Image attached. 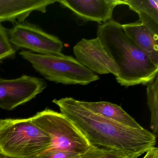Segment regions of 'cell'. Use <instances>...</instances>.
Returning a JSON list of instances; mask_svg holds the SVG:
<instances>
[{"instance_id": "6da1fadb", "label": "cell", "mask_w": 158, "mask_h": 158, "mask_svg": "<svg viewBox=\"0 0 158 158\" xmlns=\"http://www.w3.org/2000/svg\"><path fill=\"white\" fill-rule=\"evenodd\" d=\"M52 102L80 130L92 146L118 151L138 158L155 147L157 136L146 130L134 129L109 120L84 107L80 101L66 97Z\"/></svg>"}, {"instance_id": "7a4b0ae2", "label": "cell", "mask_w": 158, "mask_h": 158, "mask_svg": "<svg viewBox=\"0 0 158 158\" xmlns=\"http://www.w3.org/2000/svg\"><path fill=\"white\" fill-rule=\"evenodd\" d=\"M122 25L111 19L98 27L97 37L119 69L116 79L120 85H147L158 75V66L127 36Z\"/></svg>"}, {"instance_id": "52a82bcc", "label": "cell", "mask_w": 158, "mask_h": 158, "mask_svg": "<svg viewBox=\"0 0 158 158\" xmlns=\"http://www.w3.org/2000/svg\"><path fill=\"white\" fill-rule=\"evenodd\" d=\"M47 87L44 79L26 75L15 79L0 78V109L13 110L35 98Z\"/></svg>"}, {"instance_id": "277c9868", "label": "cell", "mask_w": 158, "mask_h": 158, "mask_svg": "<svg viewBox=\"0 0 158 158\" xmlns=\"http://www.w3.org/2000/svg\"><path fill=\"white\" fill-rule=\"evenodd\" d=\"M19 54L36 72L51 82L86 85L99 79L98 75L71 56L62 53L42 55L25 50Z\"/></svg>"}, {"instance_id": "8fae6325", "label": "cell", "mask_w": 158, "mask_h": 158, "mask_svg": "<svg viewBox=\"0 0 158 158\" xmlns=\"http://www.w3.org/2000/svg\"><path fill=\"white\" fill-rule=\"evenodd\" d=\"M122 28L132 42L158 66V35L139 20L122 25Z\"/></svg>"}, {"instance_id": "5bb4252c", "label": "cell", "mask_w": 158, "mask_h": 158, "mask_svg": "<svg viewBox=\"0 0 158 158\" xmlns=\"http://www.w3.org/2000/svg\"><path fill=\"white\" fill-rule=\"evenodd\" d=\"M123 4L137 14L148 15L158 22V0H124Z\"/></svg>"}, {"instance_id": "5b68a950", "label": "cell", "mask_w": 158, "mask_h": 158, "mask_svg": "<svg viewBox=\"0 0 158 158\" xmlns=\"http://www.w3.org/2000/svg\"><path fill=\"white\" fill-rule=\"evenodd\" d=\"M30 119L50 137V145L43 153L61 151L82 155L92 146L76 126L61 113L46 109Z\"/></svg>"}, {"instance_id": "9a60e30c", "label": "cell", "mask_w": 158, "mask_h": 158, "mask_svg": "<svg viewBox=\"0 0 158 158\" xmlns=\"http://www.w3.org/2000/svg\"><path fill=\"white\" fill-rule=\"evenodd\" d=\"M80 158H128L124 153L118 151L106 148L91 146Z\"/></svg>"}, {"instance_id": "30bf717a", "label": "cell", "mask_w": 158, "mask_h": 158, "mask_svg": "<svg viewBox=\"0 0 158 158\" xmlns=\"http://www.w3.org/2000/svg\"><path fill=\"white\" fill-rule=\"evenodd\" d=\"M58 0H0V23L24 22L34 11L46 12L48 6Z\"/></svg>"}, {"instance_id": "d6986e66", "label": "cell", "mask_w": 158, "mask_h": 158, "mask_svg": "<svg viewBox=\"0 0 158 158\" xmlns=\"http://www.w3.org/2000/svg\"><path fill=\"white\" fill-rule=\"evenodd\" d=\"M0 158H9L7 157H4V156H2V155H0Z\"/></svg>"}, {"instance_id": "7c38bea8", "label": "cell", "mask_w": 158, "mask_h": 158, "mask_svg": "<svg viewBox=\"0 0 158 158\" xmlns=\"http://www.w3.org/2000/svg\"><path fill=\"white\" fill-rule=\"evenodd\" d=\"M80 102L89 110L109 120L134 129L144 128L118 105L108 102L80 101Z\"/></svg>"}, {"instance_id": "4fadbf2b", "label": "cell", "mask_w": 158, "mask_h": 158, "mask_svg": "<svg viewBox=\"0 0 158 158\" xmlns=\"http://www.w3.org/2000/svg\"><path fill=\"white\" fill-rule=\"evenodd\" d=\"M148 104L151 113V129L153 134L158 130V76L147 85Z\"/></svg>"}, {"instance_id": "ac0fdd59", "label": "cell", "mask_w": 158, "mask_h": 158, "mask_svg": "<svg viewBox=\"0 0 158 158\" xmlns=\"http://www.w3.org/2000/svg\"><path fill=\"white\" fill-rule=\"evenodd\" d=\"M143 158H158V148L154 147L149 150Z\"/></svg>"}, {"instance_id": "8992f818", "label": "cell", "mask_w": 158, "mask_h": 158, "mask_svg": "<svg viewBox=\"0 0 158 158\" xmlns=\"http://www.w3.org/2000/svg\"><path fill=\"white\" fill-rule=\"evenodd\" d=\"M8 32L10 42L17 49L47 55L61 53L63 48V43L59 38L34 24L18 23Z\"/></svg>"}, {"instance_id": "e0dca14e", "label": "cell", "mask_w": 158, "mask_h": 158, "mask_svg": "<svg viewBox=\"0 0 158 158\" xmlns=\"http://www.w3.org/2000/svg\"><path fill=\"white\" fill-rule=\"evenodd\" d=\"M80 154L68 151L45 152L35 158H80Z\"/></svg>"}, {"instance_id": "ba28073f", "label": "cell", "mask_w": 158, "mask_h": 158, "mask_svg": "<svg viewBox=\"0 0 158 158\" xmlns=\"http://www.w3.org/2000/svg\"><path fill=\"white\" fill-rule=\"evenodd\" d=\"M76 59L81 64L99 74H112L117 77L119 71L107 53L99 39H83L73 48Z\"/></svg>"}, {"instance_id": "9c48e42d", "label": "cell", "mask_w": 158, "mask_h": 158, "mask_svg": "<svg viewBox=\"0 0 158 158\" xmlns=\"http://www.w3.org/2000/svg\"><path fill=\"white\" fill-rule=\"evenodd\" d=\"M58 2L71 11L80 25L89 22L103 24L111 20L114 8L123 4L121 0H58Z\"/></svg>"}, {"instance_id": "3957f363", "label": "cell", "mask_w": 158, "mask_h": 158, "mask_svg": "<svg viewBox=\"0 0 158 158\" xmlns=\"http://www.w3.org/2000/svg\"><path fill=\"white\" fill-rule=\"evenodd\" d=\"M51 144L49 136L27 119L0 120V155L9 158H35Z\"/></svg>"}, {"instance_id": "2e32d148", "label": "cell", "mask_w": 158, "mask_h": 158, "mask_svg": "<svg viewBox=\"0 0 158 158\" xmlns=\"http://www.w3.org/2000/svg\"><path fill=\"white\" fill-rule=\"evenodd\" d=\"M8 29L0 23V64L8 58L14 57L15 48L10 42Z\"/></svg>"}]
</instances>
